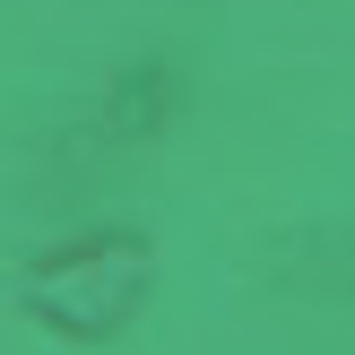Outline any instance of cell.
<instances>
[{
    "instance_id": "1",
    "label": "cell",
    "mask_w": 355,
    "mask_h": 355,
    "mask_svg": "<svg viewBox=\"0 0 355 355\" xmlns=\"http://www.w3.org/2000/svg\"><path fill=\"white\" fill-rule=\"evenodd\" d=\"M139 295H148V243L139 234H87L26 269L35 321L61 329V338H113L139 312Z\"/></svg>"
},
{
    "instance_id": "2",
    "label": "cell",
    "mask_w": 355,
    "mask_h": 355,
    "mask_svg": "<svg viewBox=\"0 0 355 355\" xmlns=\"http://www.w3.org/2000/svg\"><path fill=\"white\" fill-rule=\"evenodd\" d=\"M173 113V69L165 61H139L121 69V87H104L96 104V148H139V139H156Z\"/></svg>"
}]
</instances>
